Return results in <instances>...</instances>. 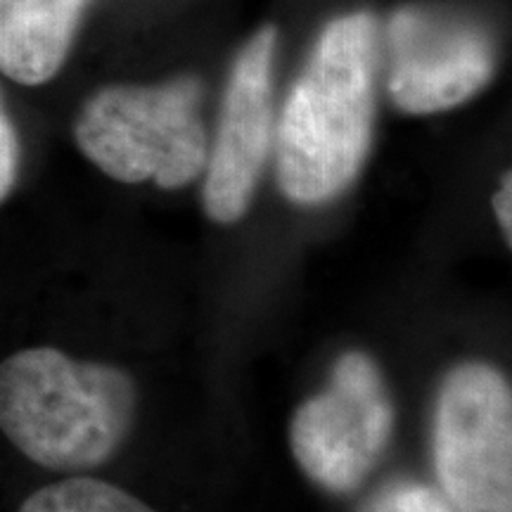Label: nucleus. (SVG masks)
<instances>
[{"label": "nucleus", "mask_w": 512, "mask_h": 512, "mask_svg": "<svg viewBox=\"0 0 512 512\" xmlns=\"http://www.w3.org/2000/svg\"><path fill=\"white\" fill-rule=\"evenodd\" d=\"M382 81V24L368 10L330 19L275 126V169L302 207L332 202L356 181L373 145Z\"/></svg>", "instance_id": "1"}, {"label": "nucleus", "mask_w": 512, "mask_h": 512, "mask_svg": "<svg viewBox=\"0 0 512 512\" xmlns=\"http://www.w3.org/2000/svg\"><path fill=\"white\" fill-rule=\"evenodd\" d=\"M136 382L126 370L74 361L53 347L0 363V430L22 456L53 472L107 463L131 432Z\"/></svg>", "instance_id": "2"}, {"label": "nucleus", "mask_w": 512, "mask_h": 512, "mask_svg": "<svg viewBox=\"0 0 512 512\" xmlns=\"http://www.w3.org/2000/svg\"><path fill=\"white\" fill-rule=\"evenodd\" d=\"M200 102L202 86L190 76L157 86L114 83L83 102L74 140L114 181L185 188L204 174L209 157Z\"/></svg>", "instance_id": "3"}, {"label": "nucleus", "mask_w": 512, "mask_h": 512, "mask_svg": "<svg viewBox=\"0 0 512 512\" xmlns=\"http://www.w3.org/2000/svg\"><path fill=\"white\" fill-rule=\"evenodd\" d=\"M498 41L482 17L444 3H406L382 27V79L396 110H456L494 81Z\"/></svg>", "instance_id": "4"}, {"label": "nucleus", "mask_w": 512, "mask_h": 512, "mask_svg": "<svg viewBox=\"0 0 512 512\" xmlns=\"http://www.w3.org/2000/svg\"><path fill=\"white\" fill-rule=\"evenodd\" d=\"M441 491L458 512H512V392L484 363L453 368L432 427Z\"/></svg>", "instance_id": "5"}, {"label": "nucleus", "mask_w": 512, "mask_h": 512, "mask_svg": "<svg viewBox=\"0 0 512 512\" xmlns=\"http://www.w3.org/2000/svg\"><path fill=\"white\" fill-rule=\"evenodd\" d=\"M392 430L394 408L380 368L361 351H349L335 363L330 387L297 408L290 444L313 482L349 494L380 463Z\"/></svg>", "instance_id": "6"}, {"label": "nucleus", "mask_w": 512, "mask_h": 512, "mask_svg": "<svg viewBox=\"0 0 512 512\" xmlns=\"http://www.w3.org/2000/svg\"><path fill=\"white\" fill-rule=\"evenodd\" d=\"M275 48L278 29L264 24L230 67L219 128L202 174L204 211L216 223H235L247 214L271 155Z\"/></svg>", "instance_id": "7"}, {"label": "nucleus", "mask_w": 512, "mask_h": 512, "mask_svg": "<svg viewBox=\"0 0 512 512\" xmlns=\"http://www.w3.org/2000/svg\"><path fill=\"white\" fill-rule=\"evenodd\" d=\"M88 0H0V74L22 86L53 81Z\"/></svg>", "instance_id": "8"}, {"label": "nucleus", "mask_w": 512, "mask_h": 512, "mask_svg": "<svg viewBox=\"0 0 512 512\" xmlns=\"http://www.w3.org/2000/svg\"><path fill=\"white\" fill-rule=\"evenodd\" d=\"M19 512H157L128 491L93 477H72L31 494Z\"/></svg>", "instance_id": "9"}, {"label": "nucleus", "mask_w": 512, "mask_h": 512, "mask_svg": "<svg viewBox=\"0 0 512 512\" xmlns=\"http://www.w3.org/2000/svg\"><path fill=\"white\" fill-rule=\"evenodd\" d=\"M366 512H458L444 491L432 486L401 479V482L387 484L377 491L373 501L366 505Z\"/></svg>", "instance_id": "10"}, {"label": "nucleus", "mask_w": 512, "mask_h": 512, "mask_svg": "<svg viewBox=\"0 0 512 512\" xmlns=\"http://www.w3.org/2000/svg\"><path fill=\"white\" fill-rule=\"evenodd\" d=\"M19 164H22V145H19L17 128L12 124L3 95H0V204L8 200L15 188Z\"/></svg>", "instance_id": "11"}, {"label": "nucleus", "mask_w": 512, "mask_h": 512, "mask_svg": "<svg viewBox=\"0 0 512 512\" xmlns=\"http://www.w3.org/2000/svg\"><path fill=\"white\" fill-rule=\"evenodd\" d=\"M491 204H494L496 221L503 230L505 242L512 245V176L510 174H505L501 178V185L496 188L494 200H491Z\"/></svg>", "instance_id": "12"}]
</instances>
